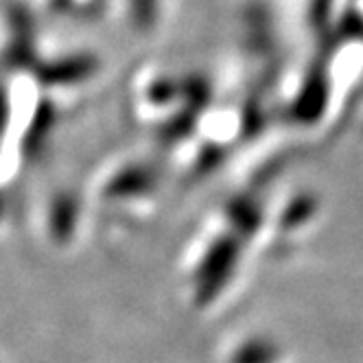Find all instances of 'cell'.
Masks as SVG:
<instances>
[{
  "label": "cell",
  "mask_w": 363,
  "mask_h": 363,
  "mask_svg": "<svg viewBox=\"0 0 363 363\" xmlns=\"http://www.w3.org/2000/svg\"><path fill=\"white\" fill-rule=\"evenodd\" d=\"M106 3H108V0H60L57 11H66L70 16L88 18V16H96Z\"/></svg>",
  "instance_id": "cell-1"
}]
</instances>
